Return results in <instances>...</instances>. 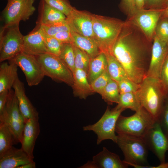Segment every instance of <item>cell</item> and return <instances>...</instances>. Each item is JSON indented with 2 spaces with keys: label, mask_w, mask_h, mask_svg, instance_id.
I'll return each instance as SVG.
<instances>
[{
  "label": "cell",
  "mask_w": 168,
  "mask_h": 168,
  "mask_svg": "<svg viewBox=\"0 0 168 168\" xmlns=\"http://www.w3.org/2000/svg\"><path fill=\"white\" fill-rule=\"evenodd\" d=\"M153 42L150 41L130 19L124 24L114 47L112 54L129 79L140 84L146 76Z\"/></svg>",
  "instance_id": "1"
},
{
  "label": "cell",
  "mask_w": 168,
  "mask_h": 168,
  "mask_svg": "<svg viewBox=\"0 0 168 168\" xmlns=\"http://www.w3.org/2000/svg\"><path fill=\"white\" fill-rule=\"evenodd\" d=\"M124 23L119 19L93 14L94 40L101 52L112 54L114 47Z\"/></svg>",
  "instance_id": "2"
},
{
  "label": "cell",
  "mask_w": 168,
  "mask_h": 168,
  "mask_svg": "<svg viewBox=\"0 0 168 168\" xmlns=\"http://www.w3.org/2000/svg\"><path fill=\"white\" fill-rule=\"evenodd\" d=\"M136 92L142 106L157 121L167 93L159 79L146 76Z\"/></svg>",
  "instance_id": "3"
},
{
  "label": "cell",
  "mask_w": 168,
  "mask_h": 168,
  "mask_svg": "<svg viewBox=\"0 0 168 168\" xmlns=\"http://www.w3.org/2000/svg\"><path fill=\"white\" fill-rule=\"evenodd\" d=\"M156 121L142 107L131 116L125 117L120 115L116 122L115 132L117 134L143 138Z\"/></svg>",
  "instance_id": "4"
},
{
  "label": "cell",
  "mask_w": 168,
  "mask_h": 168,
  "mask_svg": "<svg viewBox=\"0 0 168 168\" xmlns=\"http://www.w3.org/2000/svg\"><path fill=\"white\" fill-rule=\"evenodd\" d=\"M116 143L122 151L124 161L129 166L147 165L148 148L143 138L117 134Z\"/></svg>",
  "instance_id": "5"
},
{
  "label": "cell",
  "mask_w": 168,
  "mask_h": 168,
  "mask_svg": "<svg viewBox=\"0 0 168 168\" xmlns=\"http://www.w3.org/2000/svg\"><path fill=\"white\" fill-rule=\"evenodd\" d=\"M19 23L2 26L0 32V62L9 60L22 51L24 36Z\"/></svg>",
  "instance_id": "6"
},
{
  "label": "cell",
  "mask_w": 168,
  "mask_h": 168,
  "mask_svg": "<svg viewBox=\"0 0 168 168\" xmlns=\"http://www.w3.org/2000/svg\"><path fill=\"white\" fill-rule=\"evenodd\" d=\"M0 122L5 124L11 131L15 144L21 143L25 121L14 91L12 89L9 91L4 110L0 114Z\"/></svg>",
  "instance_id": "7"
},
{
  "label": "cell",
  "mask_w": 168,
  "mask_h": 168,
  "mask_svg": "<svg viewBox=\"0 0 168 168\" xmlns=\"http://www.w3.org/2000/svg\"><path fill=\"white\" fill-rule=\"evenodd\" d=\"M45 76L53 80L64 82L71 86L73 84V73L59 56L48 53L35 56Z\"/></svg>",
  "instance_id": "8"
},
{
  "label": "cell",
  "mask_w": 168,
  "mask_h": 168,
  "mask_svg": "<svg viewBox=\"0 0 168 168\" xmlns=\"http://www.w3.org/2000/svg\"><path fill=\"white\" fill-rule=\"evenodd\" d=\"M124 110L115 107L110 109L108 107L100 119L96 123L83 127L84 131H92L97 135V144L107 139L116 142L117 135L115 134L117 121Z\"/></svg>",
  "instance_id": "9"
},
{
  "label": "cell",
  "mask_w": 168,
  "mask_h": 168,
  "mask_svg": "<svg viewBox=\"0 0 168 168\" xmlns=\"http://www.w3.org/2000/svg\"><path fill=\"white\" fill-rule=\"evenodd\" d=\"M5 7L2 12L0 20L3 26L19 23L28 20L34 12L35 0H7Z\"/></svg>",
  "instance_id": "10"
},
{
  "label": "cell",
  "mask_w": 168,
  "mask_h": 168,
  "mask_svg": "<svg viewBox=\"0 0 168 168\" xmlns=\"http://www.w3.org/2000/svg\"><path fill=\"white\" fill-rule=\"evenodd\" d=\"M8 61L14 63L20 68L30 86L37 85L45 76L41 66L35 56L22 51Z\"/></svg>",
  "instance_id": "11"
},
{
  "label": "cell",
  "mask_w": 168,
  "mask_h": 168,
  "mask_svg": "<svg viewBox=\"0 0 168 168\" xmlns=\"http://www.w3.org/2000/svg\"><path fill=\"white\" fill-rule=\"evenodd\" d=\"M164 10L143 9L136 11L128 19L153 42L156 26Z\"/></svg>",
  "instance_id": "12"
},
{
  "label": "cell",
  "mask_w": 168,
  "mask_h": 168,
  "mask_svg": "<svg viewBox=\"0 0 168 168\" xmlns=\"http://www.w3.org/2000/svg\"><path fill=\"white\" fill-rule=\"evenodd\" d=\"M143 138L148 149L154 154L160 163L165 162V153L168 150V137L157 121L155 122Z\"/></svg>",
  "instance_id": "13"
},
{
  "label": "cell",
  "mask_w": 168,
  "mask_h": 168,
  "mask_svg": "<svg viewBox=\"0 0 168 168\" xmlns=\"http://www.w3.org/2000/svg\"><path fill=\"white\" fill-rule=\"evenodd\" d=\"M92 16L93 14L88 11L78 10L73 7L66 21L70 30L94 39Z\"/></svg>",
  "instance_id": "14"
},
{
  "label": "cell",
  "mask_w": 168,
  "mask_h": 168,
  "mask_svg": "<svg viewBox=\"0 0 168 168\" xmlns=\"http://www.w3.org/2000/svg\"><path fill=\"white\" fill-rule=\"evenodd\" d=\"M168 55V43L154 36L151 57L146 76L159 79L161 70Z\"/></svg>",
  "instance_id": "15"
},
{
  "label": "cell",
  "mask_w": 168,
  "mask_h": 168,
  "mask_svg": "<svg viewBox=\"0 0 168 168\" xmlns=\"http://www.w3.org/2000/svg\"><path fill=\"white\" fill-rule=\"evenodd\" d=\"M128 166L121 160L119 155L104 147L101 152L93 157L92 161L88 162L81 167L127 168Z\"/></svg>",
  "instance_id": "16"
},
{
  "label": "cell",
  "mask_w": 168,
  "mask_h": 168,
  "mask_svg": "<svg viewBox=\"0 0 168 168\" xmlns=\"http://www.w3.org/2000/svg\"><path fill=\"white\" fill-rule=\"evenodd\" d=\"M12 88L25 123L30 119H35L39 120V113L26 95L24 84L18 77L14 83Z\"/></svg>",
  "instance_id": "17"
},
{
  "label": "cell",
  "mask_w": 168,
  "mask_h": 168,
  "mask_svg": "<svg viewBox=\"0 0 168 168\" xmlns=\"http://www.w3.org/2000/svg\"><path fill=\"white\" fill-rule=\"evenodd\" d=\"M40 130L39 120L31 119L25 122L21 143V148L32 160H33L34 158V149Z\"/></svg>",
  "instance_id": "18"
},
{
  "label": "cell",
  "mask_w": 168,
  "mask_h": 168,
  "mask_svg": "<svg viewBox=\"0 0 168 168\" xmlns=\"http://www.w3.org/2000/svg\"><path fill=\"white\" fill-rule=\"evenodd\" d=\"M22 52L36 56L47 52L43 33L36 26L29 34L24 36Z\"/></svg>",
  "instance_id": "19"
},
{
  "label": "cell",
  "mask_w": 168,
  "mask_h": 168,
  "mask_svg": "<svg viewBox=\"0 0 168 168\" xmlns=\"http://www.w3.org/2000/svg\"><path fill=\"white\" fill-rule=\"evenodd\" d=\"M33 161L21 148L12 146L0 157V168H17Z\"/></svg>",
  "instance_id": "20"
},
{
  "label": "cell",
  "mask_w": 168,
  "mask_h": 168,
  "mask_svg": "<svg viewBox=\"0 0 168 168\" xmlns=\"http://www.w3.org/2000/svg\"><path fill=\"white\" fill-rule=\"evenodd\" d=\"M38 11L39 16L36 26L64 21L66 18L64 14L49 6L44 0L40 1Z\"/></svg>",
  "instance_id": "21"
},
{
  "label": "cell",
  "mask_w": 168,
  "mask_h": 168,
  "mask_svg": "<svg viewBox=\"0 0 168 168\" xmlns=\"http://www.w3.org/2000/svg\"><path fill=\"white\" fill-rule=\"evenodd\" d=\"M72 86L74 95L81 99H86L94 93L88 79L87 73L84 70L76 69L73 73Z\"/></svg>",
  "instance_id": "22"
},
{
  "label": "cell",
  "mask_w": 168,
  "mask_h": 168,
  "mask_svg": "<svg viewBox=\"0 0 168 168\" xmlns=\"http://www.w3.org/2000/svg\"><path fill=\"white\" fill-rule=\"evenodd\" d=\"M18 66L14 63L3 62L0 66V93L12 89L18 77Z\"/></svg>",
  "instance_id": "23"
},
{
  "label": "cell",
  "mask_w": 168,
  "mask_h": 168,
  "mask_svg": "<svg viewBox=\"0 0 168 168\" xmlns=\"http://www.w3.org/2000/svg\"><path fill=\"white\" fill-rule=\"evenodd\" d=\"M70 31L72 36V43L87 54L91 58L96 57L101 53L94 39Z\"/></svg>",
  "instance_id": "24"
},
{
  "label": "cell",
  "mask_w": 168,
  "mask_h": 168,
  "mask_svg": "<svg viewBox=\"0 0 168 168\" xmlns=\"http://www.w3.org/2000/svg\"><path fill=\"white\" fill-rule=\"evenodd\" d=\"M107 63L105 54L101 52L96 57L91 58L87 73L90 84L107 70Z\"/></svg>",
  "instance_id": "25"
},
{
  "label": "cell",
  "mask_w": 168,
  "mask_h": 168,
  "mask_svg": "<svg viewBox=\"0 0 168 168\" xmlns=\"http://www.w3.org/2000/svg\"><path fill=\"white\" fill-rule=\"evenodd\" d=\"M105 54L107 63V70L110 78L117 82L129 78L124 68L113 54Z\"/></svg>",
  "instance_id": "26"
},
{
  "label": "cell",
  "mask_w": 168,
  "mask_h": 168,
  "mask_svg": "<svg viewBox=\"0 0 168 168\" xmlns=\"http://www.w3.org/2000/svg\"><path fill=\"white\" fill-rule=\"evenodd\" d=\"M115 107L124 110L129 109L135 112L142 108L136 92L120 94L119 102Z\"/></svg>",
  "instance_id": "27"
},
{
  "label": "cell",
  "mask_w": 168,
  "mask_h": 168,
  "mask_svg": "<svg viewBox=\"0 0 168 168\" xmlns=\"http://www.w3.org/2000/svg\"><path fill=\"white\" fill-rule=\"evenodd\" d=\"M15 144L14 136L8 126L0 122V157Z\"/></svg>",
  "instance_id": "28"
},
{
  "label": "cell",
  "mask_w": 168,
  "mask_h": 168,
  "mask_svg": "<svg viewBox=\"0 0 168 168\" xmlns=\"http://www.w3.org/2000/svg\"><path fill=\"white\" fill-rule=\"evenodd\" d=\"M100 95L108 104H118L120 93L117 82L111 78Z\"/></svg>",
  "instance_id": "29"
},
{
  "label": "cell",
  "mask_w": 168,
  "mask_h": 168,
  "mask_svg": "<svg viewBox=\"0 0 168 168\" xmlns=\"http://www.w3.org/2000/svg\"><path fill=\"white\" fill-rule=\"evenodd\" d=\"M59 57L64 62L73 73L75 68V53L72 44V43L63 44Z\"/></svg>",
  "instance_id": "30"
},
{
  "label": "cell",
  "mask_w": 168,
  "mask_h": 168,
  "mask_svg": "<svg viewBox=\"0 0 168 168\" xmlns=\"http://www.w3.org/2000/svg\"><path fill=\"white\" fill-rule=\"evenodd\" d=\"M72 44L75 53V69L82 70L87 73L91 58L85 52L79 49L73 44Z\"/></svg>",
  "instance_id": "31"
},
{
  "label": "cell",
  "mask_w": 168,
  "mask_h": 168,
  "mask_svg": "<svg viewBox=\"0 0 168 168\" xmlns=\"http://www.w3.org/2000/svg\"><path fill=\"white\" fill-rule=\"evenodd\" d=\"M39 27L44 34L54 36L58 32L63 30H70V28L65 21L50 24L41 25Z\"/></svg>",
  "instance_id": "32"
},
{
  "label": "cell",
  "mask_w": 168,
  "mask_h": 168,
  "mask_svg": "<svg viewBox=\"0 0 168 168\" xmlns=\"http://www.w3.org/2000/svg\"><path fill=\"white\" fill-rule=\"evenodd\" d=\"M44 44L47 52L59 56L63 44L54 37L47 35L43 33Z\"/></svg>",
  "instance_id": "33"
},
{
  "label": "cell",
  "mask_w": 168,
  "mask_h": 168,
  "mask_svg": "<svg viewBox=\"0 0 168 168\" xmlns=\"http://www.w3.org/2000/svg\"><path fill=\"white\" fill-rule=\"evenodd\" d=\"M155 35L159 39L168 43V17H161L156 26Z\"/></svg>",
  "instance_id": "34"
},
{
  "label": "cell",
  "mask_w": 168,
  "mask_h": 168,
  "mask_svg": "<svg viewBox=\"0 0 168 168\" xmlns=\"http://www.w3.org/2000/svg\"><path fill=\"white\" fill-rule=\"evenodd\" d=\"M110 79L107 70H105L91 83V86L94 92L100 94Z\"/></svg>",
  "instance_id": "35"
},
{
  "label": "cell",
  "mask_w": 168,
  "mask_h": 168,
  "mask_svg": "<svg viewBox=\"0 0 168 168\" xmlns=\"http://www.w3.org/2000/svg\"><path fill=\"white\" fill-rule=\"evenodd\" d=\"M50 6L58 10L66 17L70 14L73 8L68 0H44Z\"/></svg>",
  "instance_id": "36"
},
{
  "label": "cell",
  "mask_w": 168,
  "mask_h": 168,
  "mask_svg": "<svg viewBox=\"0 0 168 168\" xmlns=\"http://www.w3.org/2000/svg\"><path fill=\"white\" fill-rule=\"evenodd\" d=\"M157 121L163 132L168 137V94L165 98Z\"/></svg>",
  "instance_id": "37"
},
{
  "label": "cell",
  "mask_w": 168,
  "mask_h": 168,
  "mask_svg": "<svg viewBox=\"0 0 168 168\" xmlns=\"http://www.w3.org/2000/svg\"><path fill=\"white\" fill-rule=\"evenodd\" d=\"M120 94L136 92L140 87V84H137L129 78L117 82Z\"/></svg>",
  "instance_id": "38"
},
{
  "label": "cell",
  "mask_w": 168,
  "mask_h": 168,
  "mask_svg": "<svg viewBox=\"0 0 168 168\" xmlns=\"http://www.w3.org/2000/svg\"><path fill=\"white\" fill-rule=\"evenodd\" d=\"M168 5V0H144V9L164 10Z\"/></svg>",
  "instance_id": "39"
},
{
  "label": "cell",
  "mask_w": 168,
  "mask_h": 168,
  "mask_svg": "<svg viewBox=\"0 0 168 168\" xmlns=\"http://www.w3.org/2000/svg\"><path fill=\"white\" fill-rule=\"evenodd\" d=\"M159 79L166 92L168 94V55L162 66Z\"/></svg>",
  "instance_id": "40"
},
{
  "label": "cell",
  "mask_w": 168,
  "mask_h": 168,
  "mask_svg": "<svg viewBox=\"0 0 168 168\" xmlns=\"http://www.w3.org/2000/svg\"><path fill=\"white\" fill-rule=\"evenodd\" d=\"M120 7L121 8L131 17L135 12L134 0H121Z\"/></svg>",
  "instance_id": "41"
},
{
  "label": "cell",
  "mask_w": 168,
  "mask_h": 168,
  "mask_svg": "<svg viewBox=\"0 0 168 168\" xmlns=\"http://www.w3.org/2000/svg\"><path fill=\"white\" fill-rule=\"evenodd\" d=\"M62 44L72 43V36L70 30L60 31L54 36Z\"/></svg>",
  "instance_id": "42"
},
{
  "label": "cell",
  "mask_w": 168,
  "mask_h": 168,
  "mask_svg": "<svg viewBox=\"0 0 168 168\" xmlns=\"http://www.w3.org/2000/svg\"><path fill=\"white\" fill-rule=\"evenodd\" d=\"M10 90L0 93V114L4 110Z\"/></svg>",
  "instance_id": "43"
},
{
  "label": "cell",
  "mask_w": 168,
  "mask_h": 168,
  "mask_svg": "<svg viewBox=\"0 0 168 168\" xmlns=\"http://www.w3.org/2000/svg\"><path fill=\"white\" fill-rule=\"evenodd\" d=\"M144 0H134L135 12L144 9Z\"/></svg>",
  "instance_id": "44"
},
{
  "label": "cell",
  "mask_w": 168,
  "mask_h": 168,
  "mask_svg": "<svg viewBox=\"0 0 168 168\" xmlns=\"http://www.w3.org/2000/svg\"><path fill=\"white\" fill-rule=\"evenodd\" d=\"M36 168L35 163L34 161L21 166L17 167V168Z\"/></svg>",
  "instance_id": "45"
},
{
  "label": "cell",
  "mask_w": 168,
  "mask_h": 168,
  "mask_svg": "<svg viewBox=\"0 0 168 168\" xmlns=\"http://www.w3.org/2000/svg\"><path fill=\"white\" fill-rule=\"evenodd\" d=\"M161 17H168V5L166 8L164 10Z\"/></svg>",
  "instance_id": "46"
}]
</instances>
